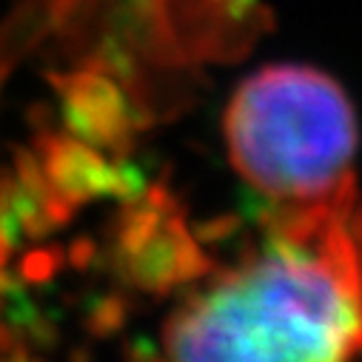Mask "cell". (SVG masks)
<instances>
[{"label":"cell","instance_id":"cell-1","mask_svg":"<svg viewBox=\"0 0 362 362\" xmlns=\"http://www.w3.org/2000/svg\"><path fill=\"white\" fill-rule=\"evenodd\" d=\"M174 359H345L362 351V197L277 209L262 240L163 325Z\"/></svg>","mask_w":362,"mask_h":362},{"label":"cell","instance_id":"cell-2","mask_svg":"<svg viewBox=\"0 0 362 362\" xmlns=\"http://www.w3.org/2000/svg\"><path fill=\"white\" fill-rule=\"evenodd\" d=\"M234 171L277 209L322 203L354 189L356 115L328 74L265 66L240 83L226 112Z\"/></svg>","mask_w":362,"mask_h":362}]
</instances>
